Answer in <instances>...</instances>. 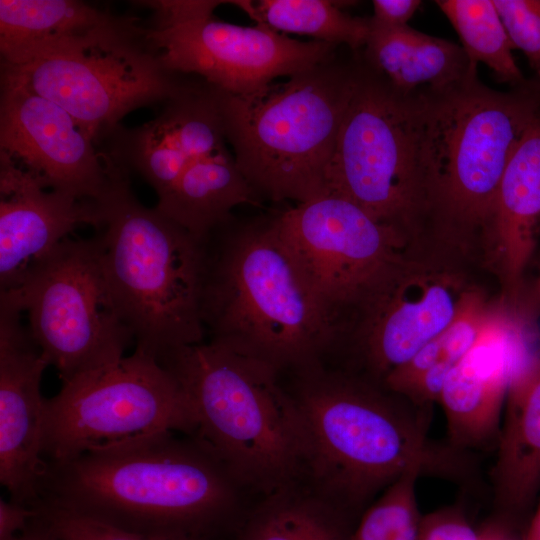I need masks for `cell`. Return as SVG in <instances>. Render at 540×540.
Listing matches in <instances>:
<instances>
[{
  "label": "cell",
  "mask_w": 540,
  "mask_h": 540,
  "mask_svg": "<svg viewBox=\"0 0 540 540\" xmlns=\"http://www.w3.org/2000/svg\"><path fill=\"white\" fill-rule=\"evenodd\" d=\"M46 463L35 504L155 536L204 540L244 493L195 434L162 432Z\"/></svg>",
  "instance_id": "obj_1"
},
{
  "label": "cell",
  "mask_w": 540,
  "mask_h": 540,
  "mask_svg": "<svg viewBox=\"0 0 540 540\" xmlns=\"http://www.w3.org/2000/svg\"><path fill=\"white\" fill-rule=\"evenodd\" d=\"M287 387L307 441L304 479L359 519L394 481L414 467L464 471L463 452L428 439L431 411L352 369L325 363L293 373Z\"/></svg>",
  "instance_id": "obj_2"
},
{
  "label": "cell",
  "mask_w": 540,
  "mask_h": 540,
  "mask_svg": "<svg viewBox=\"0 0 540 540\" xmlns=\"http://www.w3.org/2000/svg\"><path fill=\"white\" fill-rule=\"evenodd\" d=\"M540 111V80L510 91L463 79L414 94L416 158L429 237L470 259L487 254L499 185Z\"/></svg>",
  "instance_id": "obj_3"
},
{
  "label": "cell",
  "mask_w": 540,
  "mask_h": 540,
  "mask_svg": "<svg viewBox=\"0 0 540 540\" xmlns=\"http://www.w3.org/2000/svg\"><path fill=\"white\" fill-rule=\"evenodd\" d=\"M201 314L210 342L281 375L325 363L340 342L277 214L231 219L206 238Z\"/></svg>",
  "instance_id": "obj_4"
},
{
  "label": "cell",
  "mask_w": 540,
  "mask_h": 540,
  "mask_svg": "<svg viewBox=\"0 0 540 540\" xmlns=\"http://www.w3.org/2000/svg\"><path fill=\"white\" fill-rule=\"evenodd\" d=\"M106 167L108 183L96 200L100 224L93 238L136 350L159 360L177 348L203 342L206 239L141 204L128 174L112 164Z\"/></svg>",
  "instance_id": "obj_5"
},
{
  "label": "cell",
  "mask_w": 540,
  "mask_h": 540,
  "mask_svg": "<svg viewBox=\"0 0 540 540\" xmlns=\"http://www.w3.org/2000/svg\"><path fill=\"white\" fill-rule=\"evenodd\" d=\"M178 380L202 439L244 489L270 494L305 475L307 441L281 374L212 342L159 359Z\"/></svg>",
  "instance_id": "obj_6"
},
{
  "label": "cell",
  "mask_w": 540,
  "mask_h": 540,
  "mask_svg": "<svg viewBox=\"0 0 540 540\" xmlns=\"http://www.w3.org/2000/svg\"><path fill=\"white\" fill-rule=\"evenodd\" d=\"M356 59H332L248 95L218 90L226 140L255 193L280 202L325 193Z\"/></svg>",
  "instance_id": "obj_7"
},
{
  "label": "cell",
  "mask_w": 540,
  "mask_h": 540,
  "mask_svg": "<svg viewBox=\"0 0 540 540\" xmlns=\"http://www.w3.org/2000/svg\"><path fill=\"white\" fill-rule=\"evenodd\" d=\"M356 64L325 193L351 200L419 246L429 235L416 158L414 94L396 91L361 57Z\"/></svg>",
  "instance_id": "obj_8"
},
{
  "label": "cell",
  "mask_w": 540,
  "mask_h": 540,
  "mask_svg": "<svg viewBox=\"0 0 540 540\" xmlns=\"http://www.w3.org/2000/svg\"><path fill=\"white\" fill-rule=\"evenodd\" d=\"M5 302L28 318V330L62 383L124 357L133 335L121 319L94 238L65 239L31 267Z\"/></svg>",
  "instance_id": "obj_9"
},
{
  "label": "cell",
  "mask_w": 540,
  "mask_h": 540,
  "mask_svg": "<svg viewBox=\"0 0 540 540\" xmlns=\"http://www.w3.org/2000/svg\"><path fill=\"white\" fill-rule=\"evenodd\" d=\"M189 399L176 377L139 350L62 383L46 399L43 456L64 462L162 432L195 434Z\"/></svg>",
  "instance_id": "obj_10"
},
{
  "label": "cell",
  "mask_w": 540,
  "mask_h": 540,
  "mask_svg": "<svg viewBox=\"0 0 540 540\" xmlns=\"http://www.w3.org/2000/svg\"><path fill=\"white\" fill-rule=\"evenodd\" d=\"M1 66L66 110L97 146L128 113L165 103L191 83L168 70L145 27L125 17L80 46L24 66Z\"/></svg>",
  "instance_id": "obj_11"
},
{
  "label": "cell",
  "mask_w": 540,
  "mask_h": 540,
  "mask_svg": "<svg viewBox=\"0 0 540 540\" xmlns=\"http://www.w3.org/2000/svg\"><path fill=\"white\" fill-rule=\"evenodd\" d=\"M465 261L471 260L436 244L410 248L345 322L340 345L354 363L346 368L382 383L442 332L473 285Z\"/></svg>",
  "instance_id": "obj_12"
},
{
  "label": "cell",
  "mask_w": 540,
  "mask_h": 540,
  "mask_svg": "<svg viewBox=\"0 0 540 540\" xmlns=\"http://www.w3.org/2000/svg\"><path fill=\"white\" fill-rule=\"evenodd\" d=\"M277 220L340 335L352 313L413 247L351 200L330 192L278 213Z\"/></svg>",
  "instance_id": "obj_13"
},
{
  "label": "cell",
  "mask_w": 540,
  "mask_h": 540,
  "mask_svg": "<svg viewBox=\"0 0 540 540\" xmlns=\"http://www.w3.org/2000/svg\"><path fill=\"white\" fill-rule=\"evenodd\" d=\"M145 33L168 70L198 75L234 96L255 93L277 77L288 78L326 62L336 47L296 40L261 23L235 25L213 16L163 30L145 27Z\"/></svg>",
  "instance_id": "obj_14"
},
{
  "label": "cell",
  "mask_w": 540,
  "mask_h": 540,
  "mask_svg": "<svg viewBox=\"0 0 540 540\" xmlns=\"http://www.w3.org/2000/svg\"><path fill=\"white\" fill-rule=\"evenodd\" d=\"M0 152L45 188L98 200L108 172L94 139L61 106L1 66Z\"/></svg>",
  "instance_id": "obj_15"
},
{
  "label": "cell",
  "mask_w": 540,
  "mask_h": 540,
  "mask_svg": "<svg viewBox=\"0 0 540 540\" xmlns=\"http://www.w3.org/2000/svg\"><path fill=\"white\" fill-rule=\"evenodd\" d=\"M529 329L510 303L496 298L481 335L449 372L440 393L452 448L466 453L496 446L509 386L533 355Z\"/></svg>",
  "instance_id": "obj_16"
},
{
  "label": "cell",
  "mask_w": 540,
  "mask_h": 540,
  "mask_svg": "<svg viewBox=\"0 0 540 540\" xmlns=\"http://www.w3.org/2000/svg\"><path fill=\"white\" fill-rule=\"evenodd\" d=\"M22 312L0 301V482L10 500L32 506L46 471V399L41 380L49 363Z\"/></svg>",
  "instance_id": "obj_17"
},
{
  "label": "cell",
  "mask_w": 540,
  "mask_h": 540,
  "mask_svg": "<svg viewBox=\"0 0 540 540\" xmlns=\"http://www.w3.org/2000/svg\"><path fill=\"white\" fill-rule=\"evenodd\" d=\"M225 140L218 90L202 80L167 100L153 120L119 125L101 153L124 172L140 174L160 197L191 164L226 147Z\"/></svg>",
  "instance_id": "obj_18"
},
{
  "label": "cell",
  "mask_w": 540,
  "mask_h": 540,
  "mask_svg": "<svg viewBox=\"0 0 540 540\" xmlns=\"http://www.w3.org/2000/svg\"><path fill=\"white\" fill-rule=\"evenodd\" d=\"M83 224H100L96 201L48 190L0 152V291L18 285Z\"/></svg>",
  "instance_id": "obj_19"
},
{
  "label": "cell",
  "mask_w": 540,
  "mask_h": 540,
  "mask_svg": "<svg viewBox=\"0 0 540 540\" xmlns=\"http://www.w3.org/2000/svg\"><path fill=\"white\" fill-rule=\"evenodd\" d=\"M495 449L492 523L514 532L526 528L540 495V356L512 379Z\"/></svg>",
  "instance_id": "obj_20"
},
{
  "label": "cell",
  "mask_w": 540,
  "mask_h": 540,
  "mask_svg": "<svg viewBox=\"0 0 540 540\" xmlns=\"http://www.w3.org/2000/svg\"><path fill=\"white\" fill-rule=\"evenodd\" d=\"M540 236V111L525 130L503 173L489 248L500 296L516 306L524 272Z\"/></svg>",
  "instance_id": "obj_21"
},
{
  "label": "cell",
  "mask_w": 540,
  "mask_h": 540,
  "mask_svg": "<svg viewBox=\"0 0 540 540\" xmlns=\"http://www.w3.org/2000/svg\"><path fill=\"white\" fill-rule=\"evenodd\" d=\"M120 17L75 0H1V64L19 67L95 38Z\"/></svg>",
  "instance_id": "obj_22"
},
{
  "label": "cell",
  "mask_w": 540,
  "mask_h": 540,
  "mask_svg": "<svg viewBox=\"0 0 540 540\" xmlns=\"http://www.w3.org/2000/svg\"><path fill=\"white\" fill-rule=\"evenodd\" d=\"M360 57L370 69L404 95L446 87L477 67L458 44L419 32L408 25L379 26L371 19L369 35Z\"/></svg>",
  "instance_id": "obj_23"
},
{
  "label": "cell",
  "mask_w": 540,
  "mask_h": 540,
  "mask_svg": "<svg viewBox=\"0 0 540 540\" xmlns=\"http://www.w3.org/2000/svg\"><path fill=\"white\" fill-rule=\"evenodd\" d=\"M259 196L226 147L191 164L155 208L194 235L206 239L232 219L241 204L257 205Z\"/></svg>",
  "instance_id": "obj_24"
},
{
  "label": "cell",
  "mask_w": 540,
  "mask_h": 540,
  "mask_svg": "<svg viewBox=\"0 0 540 540\" xmlns=\"http://www.w3.org/2000/svg\"><path fill=\"white\" fill-rule=\"evenodd\" d=\"M496 299L473 284L464 293L453 320L411 359L390 372L382 384L415 406L432 410L453 367L481 335Z\"/></svg>",
  "instance_id": "obj_25"
},
{
  "label": "cell",
  "mask_w": 540,
  "mask_h": 540,
  "mask_svg": "<svg viewBox=\"0 0 540 540\" xmlns=\"http://www.w3.org/2000/svg\"><path fill=\"white\" fill-rule=\"evenodd\" d=\"M355 519L299 480L263 496L241 540H349Z\"/></svg>",
  "instance_id": "obj_26"
},
{
  "label": "cell",
  "mask_w": 540,
  "mask_h": 540,
  "mask_svg": "<svg viewBox=\"0 0 540 540\" xmlns=\"http://www.w3.org/2000/svg\"><path fill=\"white\" fill-rule=\"evenodd\" d=\"M256 23L280 33L307 35L331 45L345 44L353 50L364 47L370 19L353 17L329 0H235Z\"/></svg>",
  "instance_id": "obj_27"
},
{
  "label": "cell",
  "mask_w": 540,
  "mask_h": 540,
  "mask_svg": "<svg viewBox=\"0 0 540 540\" xmlns=\"http://www.w3.org/2000/svg\"><path fill=\"white\" fill-rule=\"evenodd\" d=\"M458 33L471 62L488 66L496 78L511 85L525 79L512 55V45L493 0H439L435 2Z\"/></svg>",
  "instance_id": "obj_28"
},
{
  "label": "cell",
  "mask_w": 540,
  "mask_h": 540,
  "mask_svg": "<svg viewBox=\"0 0 540 540\" xmlns=\"http://www.w3.org/2000/svg\"><path fill=\"white\" fill-rule=\"evenodd\" d=\"M425 473L417 466L389 485L363 512L349 540H418L416 484Z\"/></svg>",
  "instance_id": "obj_29"
},
{
  "label": "cell",
  "mask_w": 540,
  "mask_h": 540,
  "mask_svg": "<svg viewBox=\"0 0 540 540\" xmlns=\"http://www.w3.org/2000/svg\"><path fill=\"white\" fill-rule=\"evenodd\" d=\"M34 507L56 540H188L137 533L40 504Z\"/></svg>",
  "instance_id": "obj_30"
},
{
  "label": "cell",
  "mask_w": 540,
  "mask_h": 540,
  "mask_svg": "<svg viewBox=\"0 0 540 540\" xmlns=\"http://www.w3.org/2000/svg\"><path fill=\"white\" fill-rule=\"evenodd\" d=\"M511 45L520 49L540 80V0H493Z\"/></svg>",
  "instance_id": "obj_31"
},
{
  "label": "cell",
  "mask_w": 540,
  "mask_h": 540,
  "mask_svg": "<svg viewBox=\"0 0 540 540\" xmlns=\"http://www.w3.org/2000/svg\"><path fill=\"white\" fill-rule=\"evenodd\" d=\"M461 506H448L422 516L418 540H480Z\"/></svg>",
  "instance_id": "obj_32"
},
{
  "label": "cell",
  "mask_w": 540,
  "mask_h": 540,
  "mask_svg": "<svg viewBox=\"0 0 540 540\" xmlns=\"http://www.w3.org/2000/svg\"><path fill=\"white\" fill-rule=\"evenodd\" d=\"M141 6L153 10V30H163L197 19L213 16L215 8L230 1L215 0H154L138 1Z\"/></svg>",
  "instance_id": "obj_33"
},
{
  "label": "cell",
  "mask_w": 540,
  "mask_h": 540,
  "mask_svg": "<svg viewBox=\"0 0 540 540\" xmlns=\"http://www.w3.org/2000/svg\"><path fill=\"white\" fill-rule=\"evenodd\" d=\"M419 0H374L371 21L383 27L407 25L419 6Z\"/></svg>",
  "instance_id": "obj_34"
},
{
  "label": "cell",
  "mask_w": 540,
  "mask_h": 540,
  "mask_svg": "<svg viewBox=\"0 0 540 540\" xmlns=\"http://www.w3.org/2000/svg\"><path fill=\"white\" fill-rule=\"evenodd\" d=\"M37 513L34 506L0 499V540H14L24 531Z\"/></svg>",
  "instance_id": "obj_35"
},
{
  "label": "cell",
  "mask_w": 540,
  "mask_h": 540,
  "mask_svg": "<svg viewBox=\"0 0 540 540\" xmlns=\"http://www.w3.org/2000/svg\"><path fill=\"white\" fill-rule=\"evenodd\" d=\"M521 321L531 328L540 317V271L537 277L525 285L515 306Z\"/></svg>",
  "instance_id": "obj_36"
},
{
  "label": "cell",
  "mask_w": 540,
  "mask_h": 540,
  "mask_svg": "<svg viewBox=\"0 0 540 540\" xmlns=\"http://www.w3.org/2000/svg\"><path fill=\"white\" fill-rule=\"evenodd\" d=\"M37 510V509H36ZM14 540H56L53 534L48 529L47 525L40 517L38 510L27 526V528L22 531L19 535L15 537Z\"/></svg>",
  "instance_id": "obj_37"
},
{
  "label": "cell",
  "mask_w": 540,
  "mask_h": 540,
  "mask_svg": "<svg viewBox=\"0 0 540 540\" xmlns=\"http://www.w3.org/2000/svg\"><path fill=\"white\" fill-rule=\"evenodd\" d=\"M512 534L513 532L491 523L481 531L480 540H515Z\"/></svg>",
  "instance_id": "obj_38"
},
{
  "label": "cell",
  "mask_w": 540,
  "mask_h": 540,
  "mask_svg": "<svg viewBox=\"0 0 540 540\" xmlns=\"http://www.w3.org/2000/svg\"><path fill=\"white\" fill-rule=\"evenodd\" d=\"M536 507H539V508H540V499H539V501L537 502Z\"/></svg>",
  "instance_id": "obj_39"
}]
</instances>
